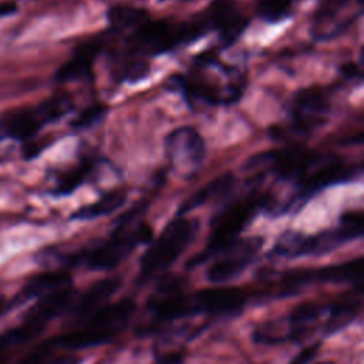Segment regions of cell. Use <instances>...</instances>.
Instances as JSON below:
<instances>
[{"instance_id":"obj_14","label":"cell","mask_w":364,"mask_h":364,"mask_svg":"<svg viewBox=\"0 0 364 364\" xmlns=\"http://www.w3.org/2000/svg\"><path fill=\"white\" fill-rule=\"evenodd\" d=\"M363 11V0H321L313 23L311 37L316 41L333 40L343 34Z\"/></svg>"},{"instance_id":"obj_4","label":"cell","mask_w":364,"mask_h":364,"mask_svg":"<svg viewBox=\"0 0 364 364\" xmlns=\"http://www.w3.org/2000/svg\"><path fill=\"white\" fill-rule=\"evenodd\" d=\"M135 309L132 299L107 303L78 326L48 338V341L63 353H74L111 343L128 327Z\"/></svg>"},{"instance_id":"obj_13","label":"cell","mask_w":364,"mask_h":364,"mask_svg":"<svg viewBox=\"0 0 364 364\" xmlns=\"http://www.w3.org/2000/svg\"><path fill=\"white\" fill-rule=\"evenodd\" d=\"M330 114V97L321 87L299 90L290 107V129L297 135H307L320 128ZM287 132V134H289Z\"/></svg>"},{"instance_id":"obj_24","label":"cell","mask_w":364,"mask_h":364,"mask_svg":"<svg viewBox=\"0 0 364 364\" xmlns=\"http://www.w3.org/2000/svg\"><path fill=\"white\" fill-rule=\"evenodd\" d=\"M94 168H95V162L92 159H84L80 164H77L74 168L63 172L55 181L53 193L55 196H64L74 192L78 186H81L87 181V178L94 171Z\"/></svg>"},{"instance_id":"obj_30","label":"cell","mask_w":364,"mask_h":364,"mask_svg":"<svg viewBox=\"0 0 364 364\" xmlns=\"http://www.w3.org/2000/svg\"><path fill=\"white\" fill-rule=\"evenodd\" d=\"M340 71H341L343 77H346V78H348V80H353V81H354V80L361 81V77H363V74H361V68H360L358 65H355L354 63H348V64L341 65Z\"/></svg>"},{"instance_id":"obj_7","label":"cell","mask_w":364,"mask_h":364,"mask_svg":"<svg viewBox=\"0 0 364 364\" xmlns=\"http://www.w3.org/2000/svg\"><path fill=\"white\" fill-rule=\"evenodd\" d=\"M199 220L195 218L175 216L169 220L159 236L148 243L141 256L135 283L144 286L162 276L191 246L199 233Z\"/></svg>"},{"instance_id":"obj_29","label":"cell","mask_w":364,"mask_h":364,"mask_svg":"<svg viewBox=\"0 0 364 364\" xmlns=\"http://www.w3.org/2000/svg\"><path fill=\"white\" fill-rule=\"evenodd\" d=\"M183 350H169L162 354H156L151 364H183Z\"/></svg>"},{"instance_id":"obj_9","label":"cell","mask_w":364,"mask_h":364,"mask_svg":"<svg viewBox=\"0 0 364 364\" xmlns=\"http://www.w3.org/2000/svg\"><path fill=\"white\" fill-rule=\"evenodd\" d=\"M361 175V166L336 154L317 152L314 161L294 186L296 193L282 206L279 215L303 206L313 195L324 188L350 182Z\"/></svg>"},{"instance_id":"obj_21","label":"cell","mask_w":364,"mask_h":364,"mask_svg":"<svg viewBox=\"0 0 364 364\" xmlns=\"http://www.w3.org/2000/svg\"><path fill=\"white\" fill-rule=\"evenodd\" d=\"M46 327H47L46 324L34 318L23 317V321L18 326L1 333L0 334V364H7L9 360L13 357V354L18 348L28 344L34 338H37L46 330Z\"/></svg>"},{"instance_id":"obj_26","label":"cell","mask_w":364,"mask_h":364,"mask_svg":"<svg viewBox=\"0 0 364 364\" xmlns=\"http://www.w3.org/2000/svg\"><path fill=\"white\" fill-rule=\"evenodd\" d=\"M108 112V107L102 104H94L82 109L71 122V128L75 131L88 129L97 124H100Z\"/></svg>"},{"instance_id":"obj_32","label":"cell","mask_w":364,"mask_h":364,"mask_svg":"<svg viewBox=\"0 0 364 364\" xmlns=\"http://www.w3.org/2000/svg\"><path fill=\"white\" fill-rule=\"evenodd\" d=\"M14 300L13 301H9L6 297H3V296H0V316L4 313V311H7L9 309H11L13 306H14Z\"/></svg>"},{"instance_id":"obj_8","label":"cell","mask_w":364,"mask_h":364,"mask_svg":"<svg viewBox=\"0 0 364 364\" xmlns=\"http://www.w3.org/2000/svg\"><path fill=\"white\" fill-rule=\"evenodd\" d=\"M363 264V257L358 256L337 264L277 272L276 274L270 276V282L267 283L272 289L262 291V294L263 299L291 297L301 293L306 287L323 283L361 286L364 282Z\"/></svg>"},{"instance_id":"obj_27","label":"cell","mask_w":364,"mask_h":364,"mask_svg":"<svg viewBox=\"0 0 364 364\" xmlns=\"http://www.w3.org/2000/svg\"><path fill=\"white\" fill-rule=\"evenodd\" d=\"M149 73V64L145 60L136 58L132 61H128L122 70H121V80L127 82H136L142 78H145Z\"/></svg>"},{"instance_id":"obj_25","label":"cell","mask_w":364,"mask_h":364,"mask_svg":"<svg viewBox=\"0 0 364 364\" xmlns=\"http://www.w3.org/2000/svg\"><path fill=\"white\" fill-rule=\"evenodd\" d=\"M294 10V0H259L257 16L267 23H279L289 18Z\"/></svg>"},{"instance_id":"obj_28","label":"cell","mask_w":364,"mask_h":364,"mask_svg":"<svg viewBox=\"0 0 364 364\" xmlns=\"http://www.w3.org/2000/svg\"><path fill=\"white\" fill-rule=\"evenodd\" d=\"M320 348H321V340L309 343L296 355H293L289 364H310L318 355Z\"/></svg>"},{"instance_id":"obj_23","label":"cell","mask_w":364,"mask_h":364,"mask_svg":"<svg viewBox=\"0 0 364 364\" xmlns=\"http://www.w3.org/2000/svg\"><path fill=\"white\" fill-rule=\"evenodd\" d=\"M105 17L111 30L117 33H131L149 18V11L136 6L115 4L108 7Z\"/></svg>"},{"instance_id":"obj_20","label":"cell","mask_w":364,"mask_h":364,"mask_svg":"<svg viewBox=\"0 0 364 364\" xmlns=\"http://www.w3.org/2000/svg\"><path fill=\"white\" fill-rule=\"evenodd\" d=\"M73 286V277L65 269H51L31 276L20 293L17 294V303H24L30 299H38L64 287Z\"/></svg>"},{"instance_id":"obj_16","label":"cell","mask_w":364,"mask_h":364,"mask_svg":"<svg viewBox=\"0 0 364 364\" xmlns=\"http://www.w3.org/2000/svg\"><path fill=\"white\" fill-rule=\"evenodd\" d=\"M202 14L210 31L218 33L225 47L235 44L249 24V18L240 11L235 0H212Z\"/></svg>"},{"instance_id":"obj_1","label":"cell","mask_w":364,"mask_h":364,"mask_svg":"<svg viewBox=\"0 0 364 364\" xmlns=\"http://www.w3.org/2000/svg\"><path fill=\"white\" fill-rule=\"evenodd\" d=\"M145 208L146 202L132 206L115 220L105 239L71 252L55 253L51 263H57L60 267L84 266L92 272H112L138 246L152 240V228L141 219Z\"/></svg>"},{"instance_id":"obj_18","label":"cell","mask_w":364,"mask_h":364,"mask_svg":"<svg viewBox=\"0 0 364 364\" xmlns=\"http://www.w3.org/2000/svg\"><path fill=\"white\" fill-rule=\"evenodd\" d=\"M102 50V43L98 40L87 41L78 46L71 58H68L55 73V80L58 82L77 81L82 78H88L91 75L94 63L97 55Z\"/></svg>"},{"instance_id":"obj_6","label":"cell","mask_w":364,"mask_h":364,"mask_svg":"<svg viewBox=\"0 0 364 364\" xmlns=\"http://www.w3.org/2000/svg\"><path fill=\"white\" fill-rule=\"evenodd\" d=\"M327 310L328 300L301 301L283 317L260 321L253 327L250 338L260 346L307 341L314 334L321 333Z\"/></svg>"},{"instance_id":"obj_22","label":"cell","mask_w":364,"mask_h":364,"mask_svg":"<svg viewBox=\"0 0 364 364\" xmlns=\"http://www.w3.org/2000/svg\"><path fill=\"white\" fill-rule=\"evenodd\" d=\"M127 200V191L122 188H115L105 192L95 202L78 208L73 215V220H92L101 216H107L122 208Z\"/></svg>"},{"instance_id":"obj_12","label":"cell","mask_w":364,"mask_h":364,"mask_svg":"<svg viewBox=\"0 0 364 364\" xmlns=\"http://www.w3.org/2000/svg\"><path fill=\"white\" fill-rule=\"evenodd\" d=\"M165 155L173 172L188 178L203 164L206 145L200 134L192 127H178L165 138Z\"/></svg>"},{"instance_id":"obj_15","label":"cell","mask_w":364,"mask_h":364,"mask_svg":"<svg viewBox=\"0 0 364 364\" xmlns=\"http://www.w3.org/2000/svg\"><path fill=\"white\" fill-rule=\"evenodd\" d=\"M122 280L118 276H109L97 280L84 291H77L67 313L64 314L68 327H75L92 313L105 306L109 299L121 289Z\"/></svg>"},{"instance_id":"obj_11","label":"cell","mask_w":364,"mask_h":364,"mask_svg":"<svg viewBox=\"0 0 364 364\" xmlns=\"http://www.w3.org/2000/svg\"><path fill=\"white\" fill-rule=\"evenodd\" d=\"M263 245L264 239L262 236L239 237L208 262L206 280L215 286H225L236 280L255 263Z\"/></svg>"},{"instance_id":"obj_3","label":"cell","mask_w":364,"mask_h":364,"mask_svg":"<svg viewBox=\"0 0 364 364\" xmlns=\"http://www.w3.org/2000/svg\"><path fill=\"white\" fill-rule=\"evenodd\" d=\"M364 230V216L361 210H347L338 225L320 230L313 235H306L297 230H284L276 239L269 250L270 259L293 260L299 257H318L334 252L343 245L360 239Z\"/></svg>"},{"instance_id":"obj_31","label":"cell","mask_w":364,"mask_h":364,"mask_svg":"<svg viewBox=\"0 0 364 364\" xmlns=\"http://www.w3.org/2000/svg\"><path fill=\"white\" fill-rule=\"evenodd\" d=\"M16 10H17V6L14 3H1L0 4V16L13 14Z\"/></svg>"},{"instance_id":"obj_34","label":"cell","mask_w":364,"mask_h":364,"mask_svg":"<svg viewBox=\"0 0 364 364\" xmlns=\"http://www.w3.org/2000/svg\"><path fill=\"white\" fill-rule=\"evenodd\" d=\"M321 364H330V363H321Z\"/></svg>"},{"instance_id":"obj_5","label":"cell","mask_w":364,"mask_h":364,"mask_svg":"<svg viewBox=\"0 0 364 364\" xmlns=\"http://www.w3.org/2000/svg\"><path fill=\"white\" fill-rule=\"evenodd\" d=\"M209 31L210 27L202 13L183 21L173 18L152 20L149 17L138 28L128 33L125 40L129 54L155 57L191 44Z\"/></svg>"},{"instance_id":"obj_19","label":"cell","mask_w":364,"mask_h":364,"mask_svg":"<svg viewBox=\"0 0 364 364\" xmlns=\"http://www.w3.org/2000/svg\"><path fill=\"white\" fill-rule=\"evenodd\" d=\"M236 186V178L232 172L222 173L220 176L212 179L200 189H198L193 195H191L185 202L178 208L176 216H185L188 212L203 206L210 202H222L230 196Z\"/></svg>"},{"instance_id":"obj_17","label":"cell","mask_w":364,"mask_h":364,"mask_svg":"<svg viewBox=\"0 0 364 364\" xmlns=\"http://www.w3.org/2000/svg\"><path fill=\"white\" fill-rule=\"evenodd\" d=\"M364 301L363 284L353 286L328 300V310L321 327V337H331L347 328L361 314Z\"/></svg>"},{"instance_id":"obj_33","label":"cell","mask_w":364,"mask_h":364,"mask_svg":"<svg viewBox=\"0 0 364 364\" xmlns=\"http://www.w3.org/2000/svg\"><path fill=\"white\" fill-rule=\"evenodd\" d=\"M159 1H165V0H159ZM182 1H191V0H182Z\"/></svg>"},{"instance_id":"obj_2","label":"cell","mask_w":364,"mask_h":364,"mask_svg":"<svg viewBox=\"0 0 364 364\" xmlns=\"http://www.w3.org/2000/svg\"><path fill=\"white\" fill-rule=\"evenodd\" d=\"M272 203L267 192L252 188L245 195L230 199L210 220V232L200 252L186 262V269H195L208 263L216 253L239 239L246 226Z\"/></svg>"},{"instance_id":"obj_10","label":"cell","mask_w":364,"mask_h":364,"mask_svg":"<svg viewBox=\"0 0 364 364\" xmlns=\"http://www.w3.org/2000/svg\"><path fill=\"white\" fill-rule=\"evenodd\" d=\"M73 100L67 94L53 95L36 107L17 108L4 114L0 121L3 132L17 141H28L44 125L55 122L73 109Z\"/></svg>"}]
</instances>
